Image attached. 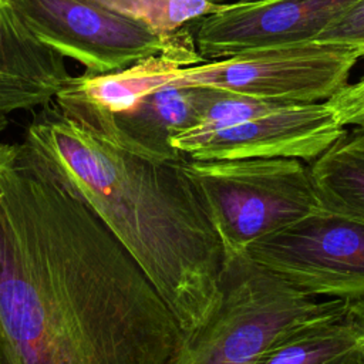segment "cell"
Segmentation results:
<instances>
[{
	"label": "cell",
	"mask_w": 364,
	"mask_h": 364,
	"mask_svg": "<svg viewBox=\"0 0 364 364\" xmlns=\"http://www.w3.org/2000/svg\"><path fill=\"white\" fill-rule=\"evenodd\" d=\"M360 54L353 47L304 43L199 63L189 50H171L145 60L146 84L209 87L284 104L321 102L348 84Z\"/></svg>",
	"instance_id": "obj_5"
},
{
	"label": "cell",
	"mask_w": 364,
	"mask_h": 364,
	"mask_svg": "<svg viewBox=\"0 0 364 364\" xmlns=\"http://www.w3.org/2000/svg\"><path fill=\"white\" fill-rule=\"evenodd\" d=\"M40 108L21 144L109 228L185 334L198 330L218 306L225 256L182 158L136 154L54 98Z\"/></svg>",
	"instance_id": "obj_2"
},
{
	"label": "cell",
	"mask_w": 364,
	"mask_h": 364,
	"mask_svg": "<svg viewBox=\"0 0 364 364\" xmlns=\"http://www.w3.org/2000/svg\"><path fill=\"white\" fill-rule=\"evenodd\" d=\"M310 296L364 297V216L320 203L245 255Z\"/></svg>",
	"instance_id": "obj_7"
},
{
	"label": "cell",
	"mask_w": 364,
	"mask_h": 364,
	"mask_svg": "<svg viewBox=\"0 0 364 364\" xmlns=\"http://www.w3.org/2000/svg\"><path fill=\"white\" fill-rule=\"evenodd\" d=\"M363 347L364 336L346 310L297 328L259 364H360Z\"/></svg>",
	"instance_id": "obj_12"
},
{
	"label": "cell",
	"mask_w": 364,
	"mask_h": 364,
	"mask_svg": "<svg viewBox=\"0 0 364 364\" xmlns=\"http://www.w3.org/2000/svg\"><path fill=\"white\" fill-rule=\"evenodd\" d=\"M6 124H7V121H6V117L4 115H0V131L6 127Z\"/></svg>",
	"instance_id": "obj_18"
},
{
	"label": "cell",
	"mask_w": 364,
	"mask_h": 364,
	"mask_svg": "<svg viewBox=\"0 0 364 364\" xmlns=\"http://www.w3.org/2000/svg\"><path fill=\"white\" fill-rule=\"evenodd\" d=\"M346 131L326 101L282 104L232 124L195 125L175 135L171 145L183 156L198 161L246 158L314 161Z\"/></svg>",
	"instance_id": "obj_8"
},
{
	"label": "cell",
	"mask_w": 364,
	"mask_h": 364,
	"mask_svg": "<svg viewBox=\"0 0 364 364\" xmlns=\"http://www.w3.org/2000/svg\"><path fill=\"white\" fill-rule=\"evenodd\" d=\"M347 314L353 318V321L358 326V328L361 330V333L364 336V297L357 299V300H348ZM360 364H364V347H363Z\"/></svg>",
	"instance_id": "obj_17"
},
{
	"label": "cell",
	"mask_w": 364,
	"mask_h": 364,
	"mask_svg": "<svg viewBox=\"0 0 364 364\" xmlns=\"http://www.w3.org/2000/svg\"><path fill=\"white\" fill-rule=\"evenodd\" d=\"M309 168L323 205L364 216V128L346 131Z\"/></svg>",
	"instance_id": "obj_13"
},
{
	"label": "cell",
	"mask_w": 364,
	"mask_h": 364,
	"mask_svg": "<svg viewBox=\"0 0 364 364\" xmlns=\"http://www.w3.org/2000/svg\"><path fill=\"white\" fill-rule=\"evenodd\" d=\"M54 53L38 43L6 0H0V115L50 102Z\"/></svg>",
	"instance_id": "obj_11"
},
{
	"label": "cell",
	"mask_w": 364,
	"mask_h": 364,
	"mask_svg": "<svg viewBox=\"0 0 364 364\" xmlns=\"http://www.w3.org/2000/svg\"><path fill=\"white\" fill-rule=\"evenodd\" d=\"M122 17L136 20L162 33H176L222 9L212 0H91Z\"/></svg>",
	"instance_id": "obj_14"
},
{
	"label": "cell",
	"mask_w": 364,
	"mask_h": 364,
	"mask_svg": "<svg viewBox=\"0 0 364 364\" xmlns=\"http://www.w3.org/2000/svg\"><path fill=\"white\" fill-rule=\"evenodd\" d=\"M212 1H216V3H228L226 0H212Z\"/></svg>",
	"instance_id": "obj_20"
},
{
	"label": "cell",
	"mask_w": 364,
	"mask_h": 364,
	"mask_svg": "<svg viewBox=\"0 0 364 364\" xmlns=\"http://www.w3.org/2000/svg\"><path fill=\"white\" fill-rule=\"evenodd\" d=\"M31 36L87 68L109 74L165 51L193 44L191 27L162 33L91 0H6Z\"/></svg>",
	"instance_id": "obj_6"
},
{
	"label": "cell",
	"mask_w": 364,
	"mask_h": 364,
	"mask_svg": "<svg viewBox=\"0 0 364 364\" xmlns=\"http://www.w3.org/2000/svg\"><path fill=\"white\" fill-rule=\"evenodd\" d=\"M348 300L318 301L276 273L239 256L225 262L222 291L210 317L185 336L171 364H259L289 334L344 313Z\"/></svg>",
	"instance_id": "obj_3"
},
{
	"label": "cell",
	"mask_w": 364,
	"mask_h": 364,
	"mask_svg": "<svg viewBox=\"0 0 364 364\" xmlns=\"http://www.w3.org/2000/svg\"><path fill=\"white\" fill-rule=\"evenodd\" d=\"M242 1H253V0H242Z\"/></svg>",
	"instance_id": "obj_21"
},
{
	"label": "cell",
	"mask_w": 364,
	"mask_h": 364,
	"mask_svg": "<svg viewBox=\"0 0 364 364\" xmlns=\"http://www.w3.org/2000/svg\"><path fill=\"white\" fill-rule=\"evenodd\" d=\"M358 0H253L225 3L192 23L195 46L205 61L289 47L314 38Z\"/></svg>",
	"instance_id": "obj_9"
},
{
	"label": "cell",
	"mask_w": 364,
	"mask_h": 364,
	"mask_svg": "<svg viewBox=\"0 0 364 364\" xmlns=\"http://www.w3.org/2000/svg\"><path fill=\"white\" fill-rule=\"evenodd\" d=\"M344 127L364 125V74L326 101Z\"/></svg>",
	"instance_id": "obj_16"
},
{
	"label": "cell",
	"mask_w": 364,
	"mask_h": 364,
	"mask_svg": "<svg viewBox=\"0 0 364 364\" xmlns=\"http://www.w3.org/2000/svg\"><path fill=\"white\" fill-rule=\"evenodd\" d=\"M357 51H358V54H360V57H364V46H360V47H357L355 48Z\"/></svg>",
	"instance_id": "obj_19"
},
{
	"label": "cell",
	"mask_w": 364,
	"mask_h": 364,
	"mask_svg": "<svg viewBox=\"0 0 364 364\" xmlns=\"http://www.w3.org/2000/svg\"><path fill=\"white\" fill-rule=\"evenodd\" d=\"M314 43L338 44L357 48L364 46V0H358L337 18H334Z\"/></svg>",
	"instance_id": "obj_15"
},
{
	"label": "cell",
	"mask_w": 364,
	"mask_h": 364,
	"mask_svg": "<svg viewBox=\"0 0 364 364\" xmlns=\"http://www.w3.org/2000/svg\"><path fill=\"white\" fill-rule=\"evenodd\" d=\"M185 336L98 215L0 142V364H171Z\"/></svg>",
	"instance_id": "obj_1"
},
{
	"label": "cell",
	"mask_w": 364,
	"mask_h": 364,
	"mask_svg": "<svg viewBox=\"0 0 364 364\" xmlns=\"http://www.w3.org/2000/svg\"><path fill=\"white\" fill-rule=\"evenodd\" d=\"M212 92L209 87L166 84L119 114H109L65 88L54 100L125 148L156 161H176L183 155L172 148L171 139L200 122Z\"/></svg>",
	"instance_id": "obj_10"
},
{
	"label": "cell",
	"mask_w": 364,
	"mask_h": 364,
	"mask_svg": "<svg viewBox=\"0 0 364 364\" xmlns=\"http://www.w3.org/2000/svg\"><path fill=\"white\" fill-rule=\"evenodd\" d=\"M361 128H364V125H361Z\"/></svg>",
	"instance_id": "obj_22"
},
{
	"label": "cell",
	"mask_w": 364,
	"mask_h": 364,
	"mask_svg": "<svg viewBox=\"0 0 364 364\" xmlns=\"http://www.w3.org/2000/svg\"><path fill=\"white\" fill-rule=\"evenodd\" d=\"M220 240L225 262L320 206L310 168L296 158L198 161L182 156Z\"/></svg>",
	"instance_id": "obj_4"
}]
</instances>
